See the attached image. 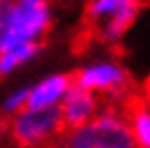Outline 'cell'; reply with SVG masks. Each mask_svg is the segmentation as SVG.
Wrapping results in <instances>:
<instances>
[{
    "instance_id": "obj_1",
    "label": "cell",
    "mask_w": 150,
    "mask_h": 148,
    "mask_svg": "<svg viewBox=\"0 0 150 148\" xmlns=\"http://www.w3.org/2000/svg\"><path fill=\"white\" fill-rule=\"evenodd\" d=\"M66 148H136L134 134L122 117L120 103H110L87 127L66 136Z\"/></svg>"
},
{
    "instance_id": "obj_2",
    "label": "cell",
    "mask_w": 150,
    "mask_h": 148,
    "mask_svg": "<svg viewBox=\"0 0 150 148\" xmlns=\"http://www.w3.org/2000/svg\"><path fill=\"white\" fill-rule=\"evenodd\" d=\"M49 28H52L49 0H12L9 16H7L5 49L26 42H40Z\"/></svg>"
},
{
    "instance_id": "obj_3",
    "label": "cell",
    "mask_w": 150,
    "mask_h": 148,
    "mask_svg": "<svg viewBox=\"0 0 150 148\" xmlns=\"http://www.w3.org/2000/svg\"><path fill=\"white\" fill-rule=\"evenodd\" d=\"M141 0H87L84 19L89 31L103 42H117L136 21Z\"/></svg>"
},
{
    "instance_id": "obj_4",
    "label": "cell",
    "mask_w": 150,
    "mask_h": 148,
    "mask_svg": "<svg viewBox=\"0 0 150 148\" xmlns=\"http://www.w3.org/2000/svg\"><path fill=\"white\" fill-rule=\"evenodd\" d=\"M9 129L21 148H56L63 139L59 106L42 110H21L12 117Z\"/></svg>"
},
{
    "instance_id": "obj_5",
    "label": "cell",
    "mask_w": 150,
    "mask_h": 148,
    "mask_svg": "<svg viewBox=\"0 0 150 148\" xmlns=\"http://www.w3.org/2000/svg\"><path fill=\"white\" fill-rule=\"evenodd\" d=\"M73 82L94 92V94H105V96H117V94H124L127 87H129V75L127 70L112 61V59H101V61H94L89 66H82L75 75H73Z\"/></svg>"
},
{
    "instance_id": "obj_6",
    "label": "cell",
    "mask_w": 150,
    "mask_h": 148,
    "mask_svg": "<svg viewBox=\"0 0 150 148\" xmlns=\"http://www.w3.org/2000/svg\"><path fill=\"white\" fill-rule=\"evenodd\" d=\"M96 108H98V99H96V94L73 82V87L68 89V94H66L63 101L59 103L61 127H63V139H66L70 132L87 127V125L96 117Z\"/></svg>"
},
{
    "instance_id": "obj_7",
    "label": "cell",
    "mask_w": 150,
    "mask_h": 148,
    "mask_svg": "<svg viewBox=\"0 0 150 148\" xmlns=\"http://www.w3.org/2000/svg\"><path fill=\"white\" fill-rule=\"evenodd\" d=\"M70 87H73V75H66V73L49 75L42 82H38L33 89H28V99H26V108L23 110L54 108V106H59L63 101V96L68 94Z\"/></svg>"
},
{
    "instance_id": "obj_8",
    "label": "cell",
    "mask_w": 150,
    "mask_h": 148,
    "mask_svg": "<svg viewBox=\"0 0 150 148\" xmlns=\"http://www.w3.org/2000/svg\"><path fill=\"white\" fill-rule=\"evenodd\" d=\"M120 110L134 134L136 148H150V101L141 96H127L120 103Z\"/></svg>"
},
{
    "instance_id": "obj_9",
    "label": "cell",
    "mask_w": 150,
    "mask_h": 148,
    "mask_svg": "<svg viewBox=\"0 0 150 148\" xmlns=\"http://www.w3.org/2000/svg\"><path fill=\"white\" fill-rule=\"evenodd\" d=\"M38 52H40V42H26V45H16V47H9V49L0 52V75H7L14 68L23 66Z\"/></svg>"
},
{
    "instance_id": "obj_10",
    "label": "cell",
    "mask_w": 150,
    "mask_h": 148,
    "mask_svg": "<svg viewBox=\"0 0 150 148\" xmlns=\"http://www.w3.org/2000/svg\"><path fill=\"white\" fill-rule=\"evenodd\" d=\"M12 0H0V52L5 49V35H7V16H9Z\"/></svg>"
},
{
    "instance_id": "obj_11",
    "label": "cell",
    "mask_w": 150,
    "mask_h": 148,
    "mask_svg": "<svg viewBox=\"0 0 150 148\" xmlns=\"http://www.w3.org/2000/svg\"><path fill=\"white\" fill-rule=\"evenodd\" d=\"M5 127H7V122H2V120H0V136H2V132H5Z\"/></svg>"
},
{
    "instance_id": "obj_12",
    "label": "cell",
    "mask_w": 150,
    "mask_h": 148,
    "mask_svg": "<svg viewBox=\"0 0 150 148\" xmlns=\"http://www.w3.org/2000/svg\"><path fill=\"white\" fill-rule=\"evenodd\" d=\"M145 99H148V101H150V89H148V96H145Z\"/></svg>"
}]
</instances>
